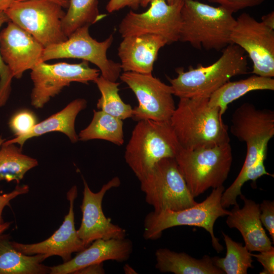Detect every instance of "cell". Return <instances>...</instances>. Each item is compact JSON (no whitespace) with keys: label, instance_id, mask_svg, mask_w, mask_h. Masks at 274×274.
Listing matches in <instances>:
<instances>
[{"label":"cell","instance_id":"cell-21","mask_svg":"<svg viewBox=\"0 0 274 274\" xmlns=\"http://www.w3.org/2000/svg\"><path fill=\"white\" fill-rule=\"evenodd\" d=\"M87 107V101L77 98L70 102L61 111L38 123L28 133L4 141V143L18 144L22 148L28 140L51 132L64 133L73 143L79 141L75 130V121L79 113Z\"/></svg>","mask_w":274,"mask_h":274},{"label":"cell","instance_id":"cell-11","mask_svg":"<svg viewBox=\"0 0 274 274\" xmlns=\"http://www.w3.org/2000/svg\"><path fill=\"white\" fill-rule=\"evenodd\" d=\"M99 76V70L90 67L89 62L85 60L77 64L40 62L31 70L30 78L33 85L30 94L31 104L36 109L43 108L52 97L72 82L88 84Z\"/></svg>","mask_w":274,"mask_h":274},{"label":"cell","instance_id":"cell-13","mask_svg":"<svg viewBox=\"0 0 274 274\" xmlns=\"http://www.w3.org/2000/svg\"><path fill=\"white\" fill-rule=\"evenodd\" d=\"M119 78L132 91L139 102L133 109L132 119L137 121H169L176 108L170 85L152 74L126 72Z\"/></svg>","mask_w":274,"mask_h":274},{"label":"cell","instance_id":"cell-6","mask_svg":"<svg viewBox=\"0 0 274 274\" xmlns=\"http://www.w3.org/2000/svg\"><path fill=\"white\" fill-rule=\"evenodd\" d=\"M225 190L223 185L213 188L211 194L202 202L179 211L164 210L149 213L144 220L143 237L146 240H156L163 231L177 226L188 225L204 228L209 232L212 245L220 253L222 246L214 233L217 219L229 215L221 204V197Z\"/></svg>","mask_w":274,"mask_h":274},{"label":"cell","instance_id":"cell-2","mask_svg":"<svg viewBox=\"0 0 274 274\" xmlns=\"http://www.w3.org/2000/svg\"><path fill=\"white\" fill-rule=\"evenodd\" d=\"M245 52L239 46L230 44L223 49L221 56L208 66H189L176 70L177 77L168 78L174 95L181 98L209 97L233 77L248 72Z\"/></svg>","mask_w":274,"mask_h":274},{"label":"cell","instance_id":"cell-8","mask_svg":"<svg viewBox=\"0 0 274 274\" xmlns=\"http://www.w3.org/2000/svg\"><path fill=\"white\" fill-rule=\"evenodd\" d=\"M60 5L46 0L15 1L5 12L10 21L26 31L45 48L66 41Z\"/></svg>","mask_w":274,"mask_h":274},{"label":"cell","instance_id":"cell-9","mask_svg":"<svg viewBox=\"0 0 274 274\" xmlns=\"http://www.w3.org/2000/svg\"><path fill=\"white\" fill-rule=\"evenodd\" d=\"M89 26L86 25L77 29L64 42L44 48L41 61L46 62L60 58L81 59L97 66L104 78L116 82L122 71L120 63L109 59L107 56L113 36L111 35L105 40L98 42L90 36Z\"/></svg>","mask_w":274,"mask_h":274},{"label":"cell","instance_id":"cell-7","mask_svg":"<svg viewBox=\"0 0 274 274\" xmlns=\"http://www.w3.org/2000/svg\"><path fill=\"white\" fill-rule=\"evenodd\" d=\"M139 181L146 201L154 211H179L197 203L190 192L175 158L162 159Z\"/></svg>","mask_w":274,"mask_h":274},{"label":"cell","instance_id":"cell-20","mask_svg":"<svg viewBox=\"0 0 274 274\" xmlns=\"http://www.w3.org/2000/svg\"><path fill=\"white\" fill-rule=\"evenodd\" d=\"M244 201L242 208L234 206L226 222L231 228L237 229L241 233L245 247L250 252H262L271 249L272 242L268 237L260 219L259 204L239 195Z\"/></svg>","mask_w":274,"mask_h":274},{"label":"cell","instance_id":"cell-41","mask_svg":"<svg viewBox=\"0 0 274 274\" xmlns=\"http://www.w3.org/2000/svg\"><path fill=\"white\" fill-rule=\"evenodd\" d=\"M14 0H0V11H5Z\"/></svg>","mask_w":274,"mask_h":274},{"label":"cell","instance_id":"cell-18","mask_svg":"<svg viewBox=\"0 0 274 274\" xmlns=\"http://www.w3.org/2000/svg\"><path fill=\"white\" fill-rule=\"evenodd\" d=\"M91 244L68 261L50 267V273L74 274L85 266L107 260L124 262L133 251L132 242L126 237L97 239Z\"/></svg>","mask_w":274,"mask_h":274},{"label":"cell","instance_id":"cell-22","mask_svg":"<svg viewBox=\"0 0 274 274\" xmlns=\"http://www.w3.org/2000/svg\"><path fill=\"white\" fill-rule=\"evenodd\" d=\"M155 267L161 272L175 274H225L213 263L212 258L204 255L194 258L184 252H176L167 248L155 252Z\"/></svg>","mask_w":274,"mask_h":274},{"label":"cell","instance_id":"cell-43","mask_svg":"<svg viewBox=\"0 0 274 274\" xmlns=\"http://www.w3.org/2000/svg\"><path fill=\"white\" fill-rule=\"evenodd\" d=\"M123 269L126 274H136L138 273L133 267L128 264H125Z\"/></svg>","mask_w":274,"mask_h":274},{"label":"cell","instance_id":"cell-34","mask_svg":"<svg viewBox=\"0 0 274 274\" xmlns=\"http://www.w3.org/2000/svg\"><path fill=\"white\" fill-rule=\"evenodd\" d=\"M217 4L232 13L241 10L255 7L261 4L265 0H208Z\"/></svg>","mask_w":274,"mask_h":274},{"label":"cell","instance_id":"cell-28","mask_svg":"<svg viewBox=\"0 0 274 274\" xmlns=\"http://www.w3.org/2000/svg\"><path fill=\"white\" fill-rule=\"evenodd\" d=\"M226 248L224 258L214 256V264L226 274H247L250 268H253L251 252L243 245L232 239L222 232Z\"/></svg>","mask_w":274,"mask_h":274},{"label":"cell","instance_id":"cell-31","mask_svg":"<svg viewBox=\"0 0 274 274\" xmlns=\"http://www.w3.org/2000/svg\"><path fill=\"white\" fill-rule=\"evenodd\" d=\"M38 123L37 117L33 111L23 109L13 115L9 125L14 135L20 136L29 132Z\"/></svg>","mask_w":274,"mask_h":274},{"label":"cell","instance_id":"cell-29","mask_svg":"<svg viewBox=\"0 0 274 274\" xmlns=\"http://www.w3.org/2000/svg\"><path fill=\"white\" fill-rule=\"evenodd\" d=\"M101 96L96 104L98 109L121 120L132 118L133 108L125 103L119 94L120 84L99 76L93 81Z\"/></svg>","mask_w":274,"mask_h":274},{"label":"cell","instance_id":"cell-40","mask_svg":"<svg viewBox=\"0 0 274 274\" xmlns=\"http://www.w3.org/2000/svg\"><path fill=\"white\" fill-rule=\"evenodd\" d=\"M15 1H28V0H14ZM48 1H50L53 3H55L60 6H61L63 8H68L69 6V0H46Z\"/></svg>","mask_w":274,"mask_h":274},{"label":"cell","instance_id":"cell-44","mask_svg":"<svg viewBox=\"0 0 274 274\" xmlns=\"http://www.w3.org/2000/svg\"><path fill=\"white\" fill-rule=\"evenodd\" d=\"M11 224V222H4L0 224V236L5 230L9 228Z\"/></svg>","mask_w":274,"mask_h":274},{"label":"cell","instance_id":"cell-39","mask_svg":"<svg viewBox=\"0 0 274 274\" xmlns=\"http://www.w3.org/2000/svg\"><path fill=\"white\" fill-rule=\"evenodd\" d=\"M261 22L266 26L274 30V12H271L263 15L261 17Z\"/></svg>","mask_w":274,"mask_h":274},{"label":"cell","instance_id":"cell-27","mask_svg":"<svg viewBox=\"0 0 274 274\" xmlns=\"http://www.w3.org/2000/svg\"><path fill=\"white\" fill-rule=\"evenodd\" d=\"M106 16L100 14L97 0H69L67 11L62 20V27L68 37L77 29L94 24Z\"/></svg>","mask_w":274,"mask_h":274},{"label":"cell","instance_id":"cell-24","mask_svg":"<svg viewBox=\"0 0 274 274\" xmlns=\"http://www.w3.org/2000/svg\"><path fill=\"white\" fill-rule=\"evenodd\" d=\"M273 90V78L254 75L239 81L227 82L210 96L209 105L219 108L223 116L230 103L246 93L255 90Z\"/></svg>","mask_w":274,"mask_h":274},{"label":"cell","instance_id":"cell-45","mask_svg":"<svg viewBox=\"0 0 274 274\" xmlns=\"http://www.w3.org/2000/svg\"><path fill=\"white\" fill-rule=\"evenodd\" d=\"M5 140L2 138L1 136H0V147L3 144V143L4 142Z\"/></svg>","mask_w":274,"mask_h":274},{"label":"cell","instance_id":"cell-36","mask_svg":"<svg viewBox=\"0 0 274 274\" xmlns=\"http://www.w3.org/2000/svg\"><path fill=\"white\" fill-rule=\"evenodd\" d=\"M29 187L27 185H17L11 192L0 195V224L4 223L2 213L4 208L9 205L10 202L13 199L19 196L28 193Z\"/></svg>","mask_w":274,"mask_h":274},{"label":"cell","instance_id":"cell-35","mask_svg":"<svg viewBox=\"0 0 274 274\" xmlns=\"http://www.w3.org/2000/svg\"><path fill=\"white\" fill-rule=\"evenodd\" d=\"M251 255L263 266V269L260 274L274 273V248L260 252L259 254L251 253Z\"/></svg>","mask_w":274,"mask_h":274},{"label":"cell","instance_id":"cell-19","mask_svg":"<svg viewBox=\"0 0 274 274\" xmlns=\"http://www.w3.org/2000/svg\"><path fill=\"white\" fill-rule=\"evenodd\" d=\"M166 44L165 39L154 34L123 38L118 48L122 70L152 74L158 52Z\"/></svg>","mask_w":274,"mask_h":274},{"label":"cell","instance_id":"cell-38","mask_svg":"<svg viewBox=\"0 0 274 274\" xmlns=\"http://www.w3.org/2000/svg\"><path fill=\"white\" fill-rule=\"evenodd\" d=\"M103 262L93 264L85 266L76 271L74 274H104Z\"/></svg>","mask_w":274,"mask_h":274},{"label":"cell","instance_id":"cell-23","mask_svg":"<svg viewBox=\"0 0 274 274\" xmlns=\"http://www.w3.org/2000/svg\"><path fill=\"white\" fill-rule=\"evenodd\" d=\"M48 257L43 254L27 255L17 250L8 235L0 236V274H46L50 267L42 263Z\"/></svg>","mask_w":274,"mask_h":274},{"label":"cell","instance_id":"cell-1","mask_svg":"<svg viewBox=\"0 0 274 274\" xmlns=\"http://www.w3.org/2000/svg\"><path fill=\"white\" fill-rule=\"evenodd\" d=\"M169 123L185 149L210 147L230 141L220 110L209 106V97L180 98Z\"/></svg>","mask_w":274,"mask_h":274},{"label":"cell","instance_id":"cell-10","mask_svg":"<svg viewBox=\"0 0 274 274\" xmlns=\"http://www.w3.org/2000/svg\"><path fill=\"white\" fill-rule=\"evenodd\" d=\"M230 132L246 144L247 153L238 176L242 175L263 155H266L268 143L274 135V112L244 103L232 115Z\"/></svg>","mask_w":274,"mask_h":274},{"label":"cell","instance_id":"cell-26","mask_svg":"<svg viewBox=\"0 0 274 274\" xmlns=\"http://www.w3.org/2000/svg\"><path fill=\"white\" fill-rule=\"evenodd\" d=\"M38 165L37 159L24 154L21 148L15 144L3 143L0 147V181H15L18 184L29 170Z\"/></svg>","mask_w":274,"mask_h":274},{"label":"cell","instance_id":"cell-33","mask_svg":"<svg viewBox=\"0 0 274 274\" xmlns=\"http://www.w3.org/2000/svg\"><path fill=\"white\" fill-rule=\"evenodd\" d=\"M260 219L262 225L268 231L271 239L274 242V202L263 200L259 204Z\"/></svg>","mask_w":274,"mask_h":274},{"label":"cell","instance_id":"cell-4","mask_svg":"<svg viewBox=\"0 0 274 274\" xmlns=\"http://www.w3.org/2000/svg\"><path fill=\"white\" fill-rule=\"evenodd\" d=\"M181 148L169 121L140 120L126 145L124 159L140 180L162 159L175 158Z\"/></svg>","mask_w":274,"mask_h":274},{"label":"cell","instance_id":"cell-16","mask_svg":"<svg viewBox=\"0 0 274 274\" xmlns=\"http://www.w3.org/2000/svg\"><path fill=\"white\" fill-rule=\"evenodd\" d=\"M44 47L33 36L10 21L0 31V52L13 78L20 79L41 59Z\"/></svg>","mask_w":274,"mask_h":274},{"label":"cell","instance_id":"cell-42","mask_svg":"<svg viewBox=\"0 0 274 274\" xmlns=\"http://www.w3.org/2000/svg\"><path fill=\"white\" fill-rule=\"evenodd\" d=\"M152 0H141L140 6L142 7H146ZM182 0H166L168 4H174Z\"/></svg>","mask_w":274,"mask_h":274},{"label":"cell","instance_id":"cell-25","mask_svg":"<svg viewBox=\"0 0 274 274\" xmlns=\"http://www.w3.org/2000/svg\"><path fill=\"white\" fill-rule=\"evenodd\" d=\"M123 125L122 120L102 111L94 110L91 121L79 132V141L102 140L122 146L124 142Z\"/></svg>","mask_w":274,"mask_h":274},{"label":"cell","instance_id":"cell-30","mask_svg":"<svg viewBox=\"0 0 274 274\" xmlns=\"http://www.w3.org/2000/svg\"><path fill=\"white\" fill-rule=\"evenodd\" d=\"M266 157V155H261L253 166L248 168L242 175L237 176L232 184L226 190H224L221 200V204L224 208L238 205L236 201L237 197L242 194L241 188L247 181H252L255 184L256 181L262 176H273L266 170L264 164Z\"/></svg>","mask_w":274,"mask_h":274},{"label":"cell","instance_id":"cell-12","mask_svg":"<svg viewBox=\"0 0 274 274\" xmlns=\"http://www.w3.org/2000/svg\"><path fill=\"white\" fill-rule=\"evenodd\" d=\"M184 0L168 4L166 0H152L143 13L130 11L121 20L119 31L123 38L145 34L163 37L168 44L179 41Z\"/></svg>","mask_w":274,"mask_h":274},{"label":"cell","instance_id":"cell-5","mask_svg":"<svg viewBox=\"0 0 274 274\" xmlns=\"http://www.w3.org/2000/svg\"><path fill=\"white\" fill-rule=\"evenodd\" d=\"M175 158L195 198L210 188L223 185L232 165V149L229 142L196 150L182 147Z\"/></svg>","mask_w":274,"mask_h":274},{"label":"cell","instance_id":"cell-3","mask_svg":"<svg viewBox=\"0 0 274 274\" xmlns=\"http://www.w3.org/2000/svg\"><path fill=\"white\" fill-rule=\"evenodd\" d=\"M180 40L197 49L223 50L231 44L236 19L224 7L197 0H184Z\"/></svg>","mask_w":274,"mask_h":274},{"label":"cell","instance_id":"cell-32","mask_svg":"<svg viewBox=\"0 0 274 274\" xmlns=\"http://www.w3.org/2000/svg\"><path fill=\"white\" fill-rule=\"evenodd\" d=\"M10 20L5 12L0 11V28ZM8 66L4 62L0 52V107L4 106L11 93V82L13 78Z\"/></svg>","mask_w":274,"mask_h":274},{"label":"cell","instance_id":"cell-15","mask_svg":"<svg viewBox=\"0 0 274 274\" xmlns=\"http://www.w3.org/2000/svg\"><path fill=\"white\" fill-rule=\"evenodd\" d=\"M83 184V196L80 206L82 218L77 232L85 246L88 247L97 239L126 237L125 229L113 223L110 218L105 216L102 208V200L107 192L120 186L119 178H112L95 193L91 190L84 179Z\"/></svg>","mask_w":274,"mask_h":274},{"label":"cell","instance_id":"cell-37","mask_svg":"<svg viewBox=\"0 0 274 274\" xmlns=\"http://www.w3.org/2000/svg\"><path fill=\"white\" fill-rule=\"evenodd\" d=\"M141 0H110L106 9L109 13L114 12L124 7H130L134 10L138 8Z\"/></svg>","mask_w":274,"mask_h":274},{"label":"cell","instance_id":"cell-17","mask_svg":"<svg viewBox=\"0 0 274 274\" xmlns=\"http://www.w3.org/2000/svg\"><path fill=\"white\" fill-rule=\"evenodd\" d=\"M78 195L76 186H73L67 192L70 202L67 214L60 227L48 238L35 244H22L11 242L13 247L24 254L32 255L38 254L60 256L63 262L72 258V255L79 252L86 247L79 237L75 226L74 202Z\"/></svg>","mask_w":274,"mask_h":274},{"label":"cell","instance_id":"cell-14","mask_svg":"<svg viewBox=\"0 0 274 274\" xmlns=\"http://www.w3.org/2000/svg\"><path fill=\"white\" fill-rule=\"evenodd\" d=\"M230 40L247 53L253 63L252 74L273 77V29L243 13L236 19Z\"/></svg>","mask_w":274,"mask_h":274}]
</instances>
